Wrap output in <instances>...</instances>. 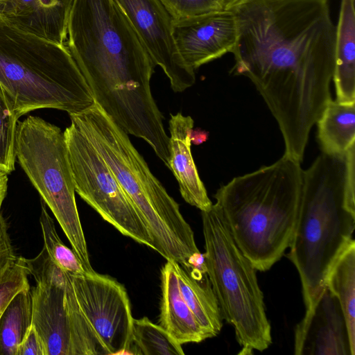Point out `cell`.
Segmentation results:
<instances>
[{"instance_id":"30","label":"cell","mask_w":355,"mask_h":355,"mask_svg":"<svg viewBox=\"0 0 355 355\" xmlns=\"http://www.w3.org/2000/svg\"><path fill=\"white\" fill-rule=\"evenodd\" d=\"M208 139L207 132L199 128L192 129L190 135L191 143L195 145H199L206 141Z\"/></svg>"},{"instance_id":"7","label":"cell","mask_w":355,"mask_h":355,"mask_svg":"<svg viewBox=\"0 0 355 355\" xmlns=\"http://www.w3.org/2000/svg\"><path fill=\"white\" fill-rule=\"evenodd\" d=\"M201 216L207 273L221 317L234 327L239 354L263 352L272 335L257 270L236 245L216 204Z\"/></svg>"},{"instance_id":"23","label":"cell","mask_w":355,"mask_h":355,"mask_svg":"<svg viewBox=\"0 0 355 355\" xmlns=\"http://www.w3.org/2000/svg\"><path fill=\"white\" fill-rule=\"evenodd\" d=\"M132 353L143 355H184L180 345L160 325L147 317L133 320Z\"/></svg>"},{"instance_id":"29","label":"cell","mask_w":355,"mask_h":355,"mask_svg":"<svg viewBox=\"0 0 355 355\" xmlns=\"http://www.w3.org/2000/svg\"><path fill=\"white\" fill-rule=\"evenodd\" d=\"M17 355H45L42 341L33 326L19 345Z\"/></svg>"},{"instance_id":"20","label":"cell","mask_w":355,"mask_h":355,"mask_svg":"<svg viewBox=\"0 0 355 355\" xmlns=\"http://www.w3.org/2000/svg\"><path fill=\"white\" fill-rule=\"evenodd\" d=\"M316 123L323 153L343 155L355 144V102L330 100Z\"/></svg>"},{"instance_id":"5","label":"cell","mask_w":355,"mask_h":355,"mask_svg":"<svg viewBox=\"0 0 355 355\" xmlns=\"http://www.w3.org/2000/svg\"><path fill=\"white\" fill-rule=\"evenodd\" d=\"M69 116L104 159L141 217L155 250L167 261L179 263L199 253L193 232L179 205L151 173L128 134L96 103Z\"/></svg>"},{"instance_id":"13","label":"cell","mask_w":355,"mask_h":355,"mask_svg":"<svg viewBox=\"0 0 355 355\" xmlns=\"http://www.w3.org/2000/svg\"><path fill=\"white\" fill-rule=\"evenodd\" d=\"M296 355H354L344 314L336 297L325 288L308 321L295 329Z\"/></svg>"},{"instance_id":"3","label":"cell","mask_w":355,"mask_h":355,"mask_svg":"<svg viewBox=\"0 0 355 355\" xmlns=\"http://www.w3.org/2000/svg\"><path fill=\"white\" fill-rule=\"evenodd\" d=\"M355 144L343 155L322 153L303 173L297 223L287 257L301 280L305 313L311 317L334 261L354 239Z\"/></svg>"},{"instance_id":"24","label":"cell","mask_w":355,"mask_h":355,"mask_svg":"<svg viewBox=\"0 0 355 355\" xmlns=\"http://www.w3.org/2000/svg\"><path fill=\"white\" fill-rule=\"evenodd\" d=\"M40 223L43 236L44 248L51 259L71 275L80 276L87 272L73 250L66 246L60 239L53 220L49 216L46 209V204L42 199Z\"/></svg>"},{"instance_id":"2","label":"cell","mask_w":355,"mask_h":355,"mask_svg":"<svg viewBox=\"0 0 355 355\" xmlns=\"http://www.w3.org/2000/svg\"><path fill=\"white\" fill-rule=\"evenodd\" d=\"M65 44L95 103L123 130L159 118L150 84L155 65L114 0H73Z\"/></svg>"},{"instance_id":"31","label":"cell","mask_w":355,"mask_h":355,"mask_svg":"<svg viewBox=\"0 0 355 355\" xmlns=\"http://www.w3.org/2000/svg\"><path fill=\"white\" fill-rule=\"evenodd\" d=\"M8 174L0 171V216L1 214V207L2 202L6 197L7 192V183H8Z\"/></svg>"},{"instance_id":"17","label":"cell","mask_w":355,"mask_h":355,"mask_svg":"<svg viewBox=\"0 0 355 355\" xmlns=\"http://www.w3.org/2000/svg\"><path fill=\"white\" fill-rule=\"evenodd\" d=\"M161 291L159 325L180 345L207 339L182 295L173 261L162 268Z\"/></svg>"},{"instance_id":"15","label":"cell","mask_w":355,"mask_h":355,"mask_svg":"<svg viewBox=\"0 0 355 355\" xmlns=\"http://www.w3.org/2000/svg\"><path fill=\"white\" fill-rule=\"evenodd\" d=\"M168 167L178 182L183 199L201 211H208L212 202L200 178L191 150L190 135L193 120L178 112L171 114Z\"/></svg>"},{"instance_id":"16","label":"cell","mask_w":355,"mask_h":355,"mask_svg":"<svg viewBox=\"0 0 355 355\" xmlns=\"http://www.w3.org/2000/svg\"><path fill=\"white\" fill-rule=\"evenodd\" d=\"M73 0H0V14L60 44H66Z\"/></svg>"},{"instance_id":"21","label":"cell","mask_w":355,"mask_h":355,"mask_svg":"<svg viewBox=\"0 0 355 355\" xmlns=\"http://www.w3.org/2000/svg\"><path fill=\"white\" fill-rule=\"evenodd\" d=\"M325 288L338 300L344 314L352 352L355 354V241L353 239L330 267Z\"/></svg>"},{"instance_id":"18","label":"cell","mask_w":355,"mask_h":355,"mask_svg":"<svg viewBox=\"0 0 355 355\" xmlns=\"http://www.w3.org/2000/svg\"><path fill=\"white\" fill-rule=\"evenodd\" d=\"M175 267L182 295L198 324L207 338L217 336L223 318L207 268L177 262Z\"/></svg>"},{"instance_id":"28","label":"cell","mask_w":355,"mask_h":355,"mask_svg":"<svg viewBox=\"0 0 355 355\" xmlns=\"http://www.w3.org/2000/svg\"><path fill=\"white\" fill-rule=\"evenodd\" d=\"M11 240L8 224L2 215L0 216V276L17 259Z\"/></svg>"},{"instance_id":"11","label":"cell","mask_w":355,"mask_h":355,"mask_svg":"<svg viewBox=\"0 0 355 355\" xmlns=\"http://www.w3.org/2000/svg\"><path fill=\"white\" fill-rule=\"evenodd\" d=\"M155 66L168 78L172 89L182 92L196 81L195 71L182 60L172 31V18L159 0H114Z\"/></svg>"},{"instance_id":"19","label":"cell","mask_w":355,"mask_h":355,"mask_svg":"<svg viewBox=\"0 0 355 355\" xmlns=\"http://www.w3.org/2000/svg\"><path fill=\"white\" fill-rule=\"evenodd\" d=\"M336 99L355 102V10L354 0H341L336 27L335 64L333 78Z\"/></svg>"},{"instance_id":"4","label":"cell","mask_w":355,"mask_h":355,"mask_svg":"<svg viewBox=\"0 0 355 355\" xmlns=\"http://www.w3.org/2000/svg\"><path fill=\"white\" fill-rule=\"evenodd\" d=\"M300 163L284 155L233 178L214 195L234 241L257 270H269L290 245L303 185Z\"/></svg>"},{"instance_id":"8","label":"cell","mask_w":355,"mask_h":355,"mask_svg":"<svg viewBox=\"0 0 355 355\" xmlns=\"http://www.w3.org/2000/svg\"><path fill=\"white\" fill-rule=\"evenodd\" d=\"M15 155L87 272H94L75 198L64 132L35 116L18 120Z\"/></svg>"},{"instance_id":"10","label":"cell","mask_w":355,"mask_h":355,"mask_svg":"<svg viewBox=\"0 0 355 355\" xmlns=\"http://www.w3.org/2000/svg\"><path fill=\"white\" fill-rule=\"evenodd\" d=\"M70 277L79 306L106 354H133L134 318L123 285L95 271Z\"/></svg>"},{"instance_id":"9","label":"cell","mask_w":355,"mask_h":355,"mask_svg":"<svg viewBox=\"0 0 355 355\" xmlns=\"http://www.w3.org/2000/svg\"><path fill=\"white\" fill-rule=\"evenodd\" d=\"M64 135L77 193L123 235L155 250L144 220L87 137L72 121Z\"/></svg>"},{"instance_id":"25","label":"cell","mask_w":355,"mask_h":355,"mask_svg":"<svg viewBox=\"0 0 355 355\" xmlns=\"http://www.w3.org/2000/svg\"><path fill=\"white\" fill-rule=\"evenodd\" d=\"M18 119L10 98L0 83V171L6 174L15 170Z\"/></svg>"},{"instance_id":"6","label":"cell","mask_w":355,"mask_h":355,"mask_svg":"<svg viewBox=\"0 0 355 355\" xmlns=\"http://www.w3.org/2000/svg\"><path fill=\"white\" fill-rule=\"evenodd\" d=\"M0 83L18 118L43 108L78 114L95 103L66 44L1 14Z\"/></svg>"},{"instance_id":"14","label":"cell","mask_w":355,"mask_h":355,"mask_svg":"<svg viewBox=\"0 0 355 355\" xmlns=\"http://www.w3.org/2000/svg\"><path fill=\"white\" fill-rule=\"evenodd\" d=\"M67 272L31 288L32 326L40 337L45 355H72L69 317L66 302Z\"/></svg>"},{"instance_id":"22","label":"cell","mask_w":355,"mask_h":355,"mask_svg":"<svg viewBox=\"0 0 355 355\" xmlns=\"http://www.w3.org/2000/svg\"><path fill=\"white\" fill-rule=\"evenodd\" d=\"M31 288L18 292L0 317V355H17L19 345L32 327Z\"/></svg>"},{"instance_id":"12","label":"cell","mask_w":355,"mask_h":355,"mask_svg":"<svg viewBox=\"0 0 355 355\" xmlns=\"http://www.w3.org/2000/svg\"><path fill=\"white\" fill-rule=\"evenodd\" d=\"M172 31L180 55L193 71L232 53L237 36L236 19L229 9L173 19Z\"/></svg>"},{"instance_id":"1","label":"cell","mask_w":355,"mask_h":355,"mask_svg":"<svg viewBox=\"0 0 355 355\" xmlns=\"http://www.w3.org/2000/svg\"><path fill=\"white\" fill-rule=\"evenodd\" d=\"M234 75L251 80L277 121L286 155L303 160L328 102L336 26L329 0H232Z\"/></svg>"},{"instance_id":"26","label":"cell","mask_w":355,"mask_h":355,"mask_svg":"<svg viewBox=\"0 0 355 355\" xmlns=\"http://www.w3.org/2000/svg\"><path fill=\"white\" fill-rule=\"evenodd\" d=\"M28 275L26 259L17 257L0 276V317L18 292L30 288Z\"/></svg>"},{"instance_id":"27","label":"cell","mask_w":355,"mask_h":355,"mask_svg":"<svg viewBox=\"0 0 355 355\" xmlns=\"http://www.w3.org/2000/svg\"><path fill=\"white\" fill-rule=\"evenodd\" d=\"M232 0H159L172 19H181L227 9Z\"/></svg>"}]
</instances>
